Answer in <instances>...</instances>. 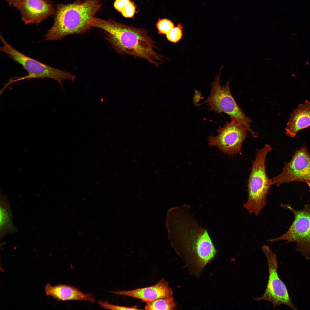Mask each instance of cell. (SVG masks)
Listing matches in <instances>:
<instances>
[{
    "label": "cell",
    "mask_w": 310,
    "mask_h": 310,
    "mask_svg": "<svg viewBox=\"0 0 310 310\" xmlns=\"http://www.w3.org/2000/svg\"><path fill=\"white\" fill-rule=\"evenodd\" d=\"M92 26L104 31L105 39L118 53L144 59L156 67L163 63V57L155 51L154 42L145 30L96 17Z\"/></svg>",
    "instance_id": "1"
},
{
    "label": "cell",
    "mask_w": 310,
    "mask_h": 310,
    "mask_svg": "<svg viewBox=\"0 0 310 310\" xmlns=\"http://www.w3.org/2000/svg\"><path fill=\"white\" fill-rule=\"evenodd\" d=\"M190 208L184 205L175 209V236L181 250L200 270L214 258L216 250L207 230L196 220Z\"/></svg>",
    "instance_id": "2"
},
{
    "label": "cell",
    "mask_w": 310,
    "mask_h": 310,
    "mask_svg": "<svg viewBox=\"0 0 310 310\" xmlns=\"http://www.w3.org/2000/svg\"><path fill=\"white\" fill-rule=\"evenodd\" d=\"M100 0H77L56 5L53 26L43 41H56L73 34H82L92 27V21L100 9Z\"/></svg>",
    "instance_id": "3"
},
{
    "label": "cell",
    "mask_w": 310,
    "mask_h": 310,
    "mask_svg": "<svg viewBox=\"0 0 310 310\" xmlns=\"http://www.w3.org/2000/svg\"><path fill=\"white\" fill-rule=\"evenodd\" d=\"M272 149L270 145L266 144L257 150L252 162L248 182V199L243 206L249 213L256 216L266 206L267 195L272 185L271 179L267 175L265 166L266 156Z\"/></svg>",
    "instance_id": "4"
},
{
    "label": "cell",
    "mask_w": 310,
    "mask_h": 310,
    "mask_svg": "<svg viewBox=\"0 0 310 310\" xmlns=\"http://www.w3.org/2000/svg\"><path fill=\"white\" fill-rule=\"evenodd\" d=\"M0 38L3 44L0 48V51L21 65L28 73L23 77L10 79L2 88L3 91L13 83L25 79L51 78L59 83L63 90L62 82L63 80L74 81L75 76L71 73L52 67L27 56L15 49L7 41L1 34Z\"/></svg>",
    "instance_id": "5"
},
{
    "label": "cell",
    "mask_w": 310,
    "mask_h": 310,
    "mask_svg": "<svg viewBox=\"0 0 310 310\" xmlns=\"http://www.w3.org/2000/svg\"><path fill=\"white\" fill-rule=\"evenodd\" d=\"M220 73L212 82L211 92L204 103L208 106L210 111L216 113H224L231 119H235L245 126L254 137L257 133L251 129V120L244 113L234 98L229 87V81L225 86H222L220 82Z\"/></svg>",
    "instance_id": "6"
},
{
    "label": "cell",
    "mask_w": 310,
    "mask_h": 310,
    "mask_svg": "<svg viewBox=\"0 0 310 310\" xmlns=\"http://www.w3.org/2000/svg\"><path fill=\"white\" fill-rule=\"evenodd\" d=\"M282 206L293 213L294 220L286 233L268 241L273 243L284 240L286 241L285 243L294 242L297 250L310 260V204H307L299 210L289 204H282Z\"/></svg>",
    "instance_id": "7"
},
{
    "label": "cell",
    "mask_w": 310,
    "mask_h": 310,
    "mask_svg": "<svg viewBox=\"0 0 310 310\" xmlns=\"http://www.w3.org/2000/svg\"><path fill=\"white\" fill-rule=\"evenodd\" d=\"M262 249L267 261L268 279L264 294L260 297L254 298V300L270 302L274 309L280 305L284 304L294 310H297L291 301L286 285L278 276L276 254L267 245L262 246Z\"/></svg>",
    "instance_id": "8"
},
{
    "label": "cell",
    "mask_w": 310,
    "mask_h": 310,
    "mask_svg": "<svg viewBox=\"0 0 310 310\" xmlns=\"http://www.w3.org/2000/svg\"><path fill=\"white\" fill-rule=\"evenodd\" d=\"M248 131L246 127L237 120L231 119L227 121L223 127L217 130L216 136H209L208 139L210 147L216 146L229 156L241 154L243 142L247 136Z\"/></svg>",
    "instance_id": "9"
},
{
    "label": "cell",
    "mask_w": 310,
    "mask_h": 310,
    "mask_svg": "<svg viewBox=\"0 0 310 310\" xmlns=\"http://www.w3.org/2000/svg\"><path fill=\"white\" fill-rule=\"evenodd\" d=\"M272 185L301 182L310 188V155L305 146L294 152L291 160L284 164L281 173L271 179Z\"/></svg>",
    "instance_id": "10"
},
{
    "label": "cell",
    "mask_w": 310,
    "mask_h": 310,
    "mask_svg": "<svg viewBox=\"0 0 310 310\" xmlns=\"http://www.w3.org/2000/svg\"><path fill=\"white\" fill-rule=\"evenodd\" d=\"M18 9L25 24L38 25L55 11L52 3L46 0H22Z\"/></svg>",
    "instance_id": "11"
},
{
    "label": "cell",
    "mask_w": 310,
    "mask_h": 310,
    "mask_svg": "<svg viewBox=\"0 0 310 310\" xmlns=\"http://www.w3.org/2000/svg\"><path fill=\"white\" fill-rule=\"evenodd\" d=\"M112 292L117 295L140 299L146 303L161 298L172 297L173 295L172 291L168 282L163 278L152 286L129 291Z\"/></svg>",
    "instance_id": "12"
},
{
    "label": "cell",
    "mask_w": 310,
    "mask_h": 310,
    "mask_svg": "<svg viewBox=\"0 0 310 310\" xmlns=\"http://www.w3.org/2000/svg\"><path fill=\"white\" fill-rule=\"evenodd\" d=\"M310 126V102L306 100L291 114L286 127V134L293 138L300 130Z\"/></svg>",
    "instance_id": "13"
},
{
    "label": "cell",
    "mask_w": 310,
    "mask_h": 310,
    "mask_svg": "<svg viewBox=\"0 0 310 310\" xmlns=\"http://www.w3.org/2000/svg\"><path fill=\"white\" fill-rule=\"evenodd\" d=\"M44 290L47 295L51 296L58 301H84L93 303L95 301L91 294L84 293L70 285L60 284L52 286L49 283L46 285Z\"/></svg>",
    "instance_id": "14"
},
{
    "label": "cell",
    "mask_w": 310,
    "mask_h": 310,
    "mask_svg": "<svg viewBox=\"0 0 310 310\" xmlns=\"http://www.w3.org/2000/svg\"><path fill=\"white\" fill-rule=\"evenodd\" d=\"M10 202L4 195H1L0 201V237L3 238L9 233L17 231L13 225Z\"/></svg>",
    "instance_id": "15"
},
{
    "label": "cell",
    "mask_w": 310,
    "mask_h": 310,
    "mask_svg": "<svg viewBox=\"0 0 310 310\" xmlns=\"http://www.w3.org/2000/svg\"><path fill=\"white\" fill-rule=\"evenodd\" d=\"M146 303L145 309L146 310H173L176 307L172 297L161 298Z\"/></svg>",
    "instance_id": "16"
},
{
    "label": "cell",
    "mask_w": 310,
    "mask_h": 310,
    "mask_svg": "<svg viewBox=\"0 0 310 310\" xmlns=\"http://www.w3.org/2000/svg\"><path fill=\"white\" fill-rule=\"evenodd\" d=\"M156 26L160 34L166 35L174 27V23L167 19H159Z\"/></svg>",
    "instance_id": "17"
},
{
    "label": "cell",
    "mask_w": 310,
    "mask_h": 310,
    "mask_svg": "<svg viewBox=\"0 0 310 310\" xmlns=\"http://www.w3.org/2000/svg\"><path fill=\"white\" fill-rule=\"evenodd\" d=\"M183 27L182 25L178 24L177 26L175 27L166 35L167 39L173 43H176L179 41L182 37Z\"/></svg>",
    "instance_id": "18"
},
{
    "label": "cell",
    "mask_w": 310,
    "mask_h": 310,
    "mask_svg": "<svg viewBox=\"0 0 310 310\" xmlns=\"http://www.w3.org/2000/svg\"><path fill=\"white\" fill-rule=\"evenodd\" d=\"M98 303L103 308L110 310H138L136 306L131 307L115 305L109 304L106 301H99Z\"/></svg>",
    "instance_id": "19"
},
{
    "label": "cell",
    "mask_w": 310,
    "mask_h": 310,
    "mask_svg": "<svg viewBox=\"0 0 310 310\" xmlns=\"http://www.w3.org/2000/svg\"><path fill=\"white\" fill-rule=\"evenodd\" d=\"M136 7L131 1L123 9L121 13L125 18H132L135 13Z\"/></svg>",
    "instance_id": "20"
},
{
    "label": "cell",
    "mask_w": 310,
    "mask_h": 310,
    "mask_svg": "<svg viewBox=\"0 0 310 310\" xmlns=\"http://www.w3.org/2000/svg\"><path fill=\"white\" fill-rule=\"evenodd\" d=\"M130 1V0H115L114 3V7L117 11L121 12Z\"/></svg>",
    "instance_id": "21"
},
{
    "label": "cell",
    "mask_w": 310,
    "mask_h": 310,
    "mask_svg": "<svg viewBox=\"0 0 310 310\" xmlns=\"http://www.w3.org/2000/svg\"><path fill=\"white\" fill-rule=\"evenodd\" d=\"M11 7L18 8L22 0H5Z\"/></svg>",
    "instance_id": "22"
}]
</instances>
